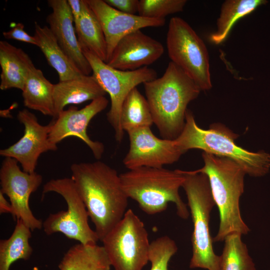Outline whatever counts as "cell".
Here are the masks:
<instances>
[{"instance_id":"cell-1","label":"cell","mask_w":270,"mask_h":270,"mask_svg":"<svg viewBox=\"0 0 270 270\" xmlns=\"http://www.w3.org/2000/svg\"><path fill=\"white\" fill-rule=\"evenodd\" d=\"M70 168L71 178L102 242L128 210V198L122 188L120 175L100 160L74 163Z\"/></svg>"},{"instance_id":"cell-2","label":"cell","mask_w":270,"mask_h":270,"mask_svg":"<svg viewBox=\"0 0 270 270\" xmlns=\"http://www.w3.org/2000/svg\"><path fill=\"white\" fill-rule=\"evenodd\" d=\"M144 85L154 124L161 136L176 139L184 127L187 106L198 96L200 89L172 62L161 77Z\"/></svg>"},{"instance_id":"cell-3","label":"cell","mask_w":270,"mask_h":270,"mask_svg":"<svg viewBox=\"0 0 270 270\" xmlns=\"http://www.w3.org/2000/svg\"><path fill=\"white\" fill-rule=\"evenodd\" d=\"M202 168L192 170L206 175L216 205L220 214L218 232L213 242L224 241L232 232L246 234L250 229L244 222L240 200L244 192V170L230 158L203 152Z\"/></svg>"},{"instance_id":"cell-4","label":"cell","mask_w":270,"mask_h":270,"mask_svg":"<svg viewBox=\"0 0 270 270\" xmlns=\"http://www.w3.org/2000/svg\"><path fill=\"white\" fill-rule=\"evenodd\" d=\"M238 136L220 124H213L208 130L200 128L188 110L183 130L174 140L183 154L190 149L202 150L233 160L250 176L265 175L270 168V154L263 151L250 152L238 146L234 141Z\"/></svg>"},{"instance_id":"cell-5","label":"cell","mask_w":270,"mask_h":270,"mask_svg":"<svg viewBox=\"0 0 270 270\" xmlns=\"http://www.w3.org/2000/svg\"><path fill=\"white\" fill-rule=\"evenodd\" d=\"M127 196L136 201L145 213L152 215L165 210L173 202L178 216L186 220L190 213L179 189L185 180L182 170L140 167L120 174Z\"/></svg>"},{"instance_id":"cell-6","label":"cell","mask_w":270,"mask_h":270,"mask_svg":"<svg viewBox=\"0 0 270 270\" xmlns=\"http://www.w3.org/2000/svg\"><path fill=\"white\" fill-rule=\"evenodd\" d=\"M185 180L182 186L193 222L191 242L192 255L190 267L219 270L220 257L213 250L209 229L210 212L216 205L206 174L182 170Z\"/></svg>"},{"instance_id":"cell-7","label":"cell","mask_w":270,"mask_h":270,"mask_svg":"<svg viewBox=\"0 0 270 270\" xmlns=\"http://www.w3.org/2000/svg\"><path fill=\"white\" fill-rule=\"evenodd\" d=\"M58 194L64 199L67 210L50 214L42 222L47 235L61 232L68 238L84 244H96L99 240L95 232L89 226L86 208L72 179L64 178L52 179L43 186L42 194Z\"/></svg>"},{"instance_id":"cell-8","label":"cell","mask_w":270,"mask_h":270,"mask_svg":"<svg viewBox=\"0 0 270 270\" xmlns=\"http://www.w3.org/2000/svg\"><path fill=\"white\" fill-rule=\"evenodd\" d=\"M102 242L114 270H142L149 262L147 230L130 208Z\"/></svg>"},{"instance_id":"cell-9","label":"cell","mask_w":270,"mask_h":270,"mask_svg":"<svg viewBox=\"0 0 270 270\" xmlns=\"http://www.w3.org/2000/svg\"><path fill=\"white\" fill-rule=\"evenodd\" d=\"M166 44L171 62L182 69L201 90L212 87L209 56L203 40L182 18L169 22Z\"/></svg>"},{"instance_id":"cell-10","label":"cell","mask_w":270,"mask_h":270,"mask_svg":"<svg viewBox=\"0 0 270 270\" xmlns=\"http://www.w3.org/2000/svg\"><path fill=\"white\" fill-rule=\"evenodd\" d=\"M81 49L91 66L92 75L110 96V107L106 118L114 130L116 140L120 142L124 136L120 113L126 98L138 84L157 78V73L154 69L148 66L134 70H118L108 65L88 50Z\"/></svg>"},{"instance_id":"cell-11","label":"cell","mask_w":270,"mask_h":270,"mask_svg":"<svg viewBox=\"0 0 270 270\" xmlns=\"http://www.w3.org/2000/svg\"><path fill=\"white\" fill-rule=\"evenodd\" d=\"M42 176L36 172L22 170L18 162L12 158H4L0 169V191L6 195L13 208L14 220L20 219L32 231L42 228V222L32 214L29 200L42 182Z\"/></svg>"},{"instance_id":"cell-12","label":"cell","mask_w":270,"mask_h":270,"mask_svg":"<svg viewBox=\"0 0 270 270\" xmlns=\"http://www.w3.org/2000/svg\"><path fill=\"white\" fill-rule=\"evenodd\" d=\"M16 116L24 126V134L16 143L0 150V156L15 159L24 171L32 173L35 172L40 156L56 150L57 144L49 140L50 122L46 126L40 124L35 114L27 109L20 110Z\"/></svg>"},{"instance_id":"cell-13","label":"cell","mask_w":270,"mask_h":270,"mask_svg":"<svg viewBox=\"0 0 270 270\" xmlns=\"http://www.w3.org/2000/svg\"><path fill=\"white\" fill-rule=\"evenodd\" d=\"M130 147L123 164L128 170L140 167L163 168L177 162L184 154L174 140L160 138L150 128L128 133Z\"/></svg>"},{"instance_id":"cell-14","label":"cell","mask_w":270,"mask_h":270,"mask_svg":"<svg viewBox=\"0 0 270 270\" xmlns=\"http://www.w3.org/2000/svg\"><path fill=\"white\" fill-rule=\"evenodd\" d=\"M108 104V100L104 96L91 101L81 109L71 106L63 110L50 122V140L57 144L68 137H76L88 146L96 160H100L104 152V145L90 139L87 128L92 118L105 110Z\"/></svg>"},{"instance_id":"cell-15","label":"cell","mask_w":270,"mask_h":270,"mask_svg":"<svg viewBox=\"0 0 270 270\" xmlns=\"http://www.w3.org/2000/svg\"><path fill=\"white\" fill-rule=\"evenodd\" d=\"M102 29L107 48L108 61L118 42L125 36L146 27H160L165 18H150L122 12L106 4L104 0H86Z\"/></svg>"},{"instance_id":"cell-16","label":"cell","mask_w":270,"mask_h":270,"mask_svg":"<svg viewBox=\"0 0 270 270\" xmlns=\"http://www.w3.org/2000/svg\"><path fill=\"white\" fill-rule=\"evenodd\" d=\"M164 52V46L160 42L140 30L118 42L106 64L118 70H134L154 63Z\"/></svg>"},{"instance_id":"cell-17","label":"cell","mask_w":270,"mask_h":270,"mask_svg":"<svg viewBox=\"0 0 270 270\" xmlns=\"http://www.w3.org/2000/svg\"><path fill=\"white\" fill-rule=\"evenodd\" d=\"M48 4L52 12L46 20L58 44L84 75H90L92 69L79 44L68 0H48Z\"/></svg>"},{"instance_id":"cell-18","label":"cell","mask_w":270,"mask_h":270,"mask_svg":"<svg viewBox=\"0 0 270 270\" xmlns=\"http://www.w3.org/2000/svg\"><path fill=\"white\" fill-rule=\"evenodd\" d=\"M0 89L15 88L22 90L27 78L34 66L22 48L6 41H0Z\"/></svg>"},{"instance_id":"cell-19","label":"cell","mask_w":270,"mask_h":270,"mask_svg":"<svg viewBox=\"0 0 270 270\" xmlns=\"http://www.w3.org/2000/svg\"><path fill=\"white\" fill-rule=\"evenodd\" d=\"M106 94L92 75H82L75 78L59 81L54 84V88L55 119L66 106L92 101L105 96Z\"/></svg>"},{"instance_id":"cell-20","label":"cell","mask_w":270,"mask_h":270,"mask_svg":"<svg viewBox=\"0 0 270 270\" xmlns=\"http://www.w3.org/2000/svg\"><path fill=\"white\" fill-rule=\"evenodd\" d=\"M38 46L48 64L57 72L59 81H64L84 75L72 62L58 44L48 26L35 22L34 33Z\"/></svg>"},{"instance_id":"cell-21","label":"cell","mask_w":270,"mask_h":270,"mask_svg":"<svg viewBox=\"0 0 270 270\" xmlns=\"http://www.w3.org/2000/svg\"><path fill=\"white\" fill-rule=\"evenodd\" d=\"M54 88V84L44 76L42 72L34 68L22 90L24 106L55 119Z\"/></svg>"},{"instance_id":"cell-22","label":"cell","mask_w":270,"mask_h":270,"mask_svg":"<svg viewBox=\"0 0 270 270\" xmlns=\"http://www.w3.org/2000/svg\"><path fill=\"white\" fill-rule=\"evenodd\" d=\"M60 270H110L111 264L103 246L79 243L64 254Z\"/></svg>"},{"instance_id":"cell-23","label":"cell","mask_w":270,"mask_h":270,"mask_svg":"<svg viewBox=\"0 0 270 270\" xmlns=\"http://www.w3.org/2000/svg\"><path fill=\"white\" fill-rule=\"evenodd\" d=\"M74 28L81 48L88 50L106 62L107 48L104 35L100 23L86 0H82V16Z\"/></svg>"},{"instance_id":"cell-24","label":"cell","mask_w":270,"mask_h":270,"mask_svg":"<svg viewBox=\"0 0 270 270\" xmlns=\"http://www.w3.org/2000/svg\"><path fill=\"white\" fill-rule=\"evenodd\" d=\"M32 231L21 220H16L10 237L0 240V270H10L16 260H26L30 258L33 252L29 242Z\"/></svg>"},{"instance_id":"cell-25","label":"cell","mask_w":270,"mask_h":270,"mask_svg":"<svg viewBox=\"0 0 270 270\" xmlns=\"http://www.w3.org/2000/svg\"><path fill=\"white\" fill-rule=\"evenodd\" d=\"M264 0H226L222 4L216 22V30L210 36L211 42L218 44L228 36L232 26L241 18L250 14Z\"/></svg>"},{"instance_id":"cell-26","label":"cell","mask_w":270,"mask_h":270,"mask_svg":"<svg viewBox=\"0 0 270 270\" xmlns=\"http://www.w3.org/2000/svg\"><path fill=\"white\" fill-rule=\"evenodd\" d=\"M120 123L124 132L150 128L154 124L148 103L135 88L126 98L120 113Z\"/></svg>"},{"instance_id":"cell-27","label":"cell","mask_w":270,"mask_h":270,"mask_svg":"<svg viewBox=\"0 0 270 270\" xmlns=\"http://www.w3.org/2000/svg\"><path fill=\"white\" fill-rule=\"evenodd\" d=\"M242 236L235 232L225 238L222 252L220 256L219 270H256Z\"/></svg>"},{"instance_id":"cell-28","label":"cell","mask_w":270,"mask_h":270,"mask_svg":"<svg viewBox=\"0 0 270 270\" xmlns=\"http://www.w3.org/2000/svg\"><path fill=\"white\" fill-rule=\"evenodd\" d=\"M177 250L175 242L168 236H162L152 242L148 254L150 270H168V262Z\"/></svg>"},{"instance_id":"cell-29","label":"cell","mask_w":270,"mask_h":270,"mask_svg":"<svg viewBox=\"0 0 270 270\" xmlns=\"http://www.w3.org/2000/svg\"><path fill=\"white\" fill-rule=\"evenodd\" d=\"M186 0H140L138 15L150 18H164L172 14L183 10Z\"/></svg>"},{"instance_id":"cell-30","label":"cell","mask_w":270,"mask_h":270,"mask_svg":"<svg viewBox=\"0 0 270 270\" xmlns=\"http://www.w3.org/2000/svg\"><path fill=\"white\" fill-rule=\"evenodd\" d=\"M2 34L6 39L15 40L38 46L34 36H30L24 30V25L22 23L14 24L11 28L4 32Z\"/></svg>"},{"instance_id":"cell-31","label":"cell","mask_w":270,"mask_h":270,"mask_svg":"<svg viewBox=\"0 0 270 270\" xmlns=\"http://www.w3.org/2000/svg\"><path fill=\"white\" fill-rule=\"evenodd\" d=\"M112 7L124 13L136 14L138 12V0H104Z\"/></svg>"},{"instance_id":"cell-32","label":"cell","mask_w":270,"mask_h":270,"mask_svg":"<svg viewBox=\"0 0 270 270\" xmlns=\"http://www.w3.org/2000/svg\"><path fill=\"white\" fill-rule=\"evenodd\" d=\"M74 27L81 18L82 13V0H68Z\"/></svg>"},{"instance_id":"cell-33","label":"cell","mask_w":270,"mask_h":270,"mask_svg":"<svg viewBox=\"0 0 270 270\" xmlns=\"http://www.w3.org/2000/svg\"><path fill=\"white\" fill-rule=\"evenodd\" d=\"M4 194L0 191V214L9 213L13 214V208L10 202L5 198Z\"/></svg>"}]
</instances>
